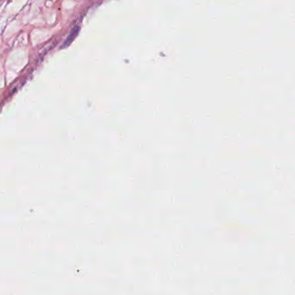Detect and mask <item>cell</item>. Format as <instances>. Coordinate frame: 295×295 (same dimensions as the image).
I'll list each match as a JSON object with an SVG mask.
<instances>
[{
    "label": "cell",
    "mask_w": 295,
    "mask_h": 295,
    "mask_svg": "<svg viewBox=\"0 0 295 295\" xmlns=\"http://www.w3.org/2000/svg\"><path fill=\"white\" fill-rule=\"evenodd\" d=\"M79 31H80V26L75 25V27L73 28L72 30H71L69 36L67 37L66 41L64 42V44L62 48H66L70 44H71V42L75 39V37L78 35Z\"/></svg>",
    "instance_id": "obj_1"
}]
</instances>
